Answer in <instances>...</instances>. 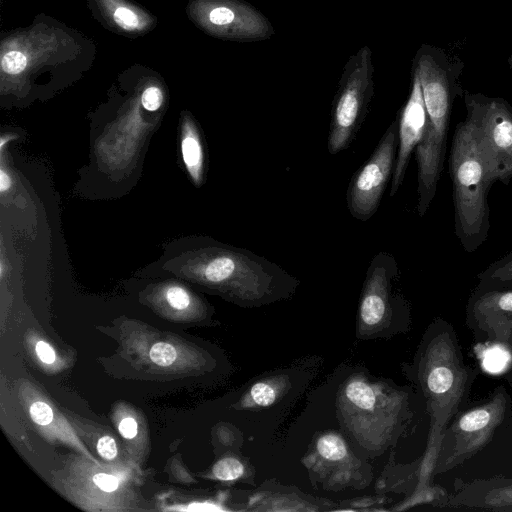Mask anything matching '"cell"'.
<instances>
[{"label":"cell","mask_w":512,"mask_h":512,"mask_svg":"<svg viewBox=\"0 0 512 512\" xmlns=\"http://www.w3.org/2000/svg\"><path fill=\"white\" fill-rule=\"evenodd\" d=\"M408 371L424 396L430 416L427 448L412 501L431 503L442 492L441 487L430 485V478L444 430L465 407L480 370L465 361L453 325L436 318L427 327Z\"/></svg>","instance_id":"cell-1"},{"label":"cell","mask_w":512,"mask_h":512,"mask_svg":"<svg viewBox=\"0 0 512 512\" xmlns=\"http://www.w3.org/2000/svg\"><path fill=\"white\" fill-rule=\"evenodd\" d=\"M455 235L462 248L475 252L490 230L488 194L495 179L468 120L457 124L449 155Z\"/></svg>","instance_id":"cell-2"},{"label":"cell","mask_w":512,"mask_h":512,"mask_svg":"<svg viewBox=\"0 0 512 512\" xmlns=\"http://www.w3.org/2000/svg\"><path fill=\"white\" fill-rule=\"evenodd\" d=\"M337 407L344 427L370 449L385 447L396 440L412 416L408 392L358 375L342 385Z\"/></svg>","instance_id":"cell-3"},{"label":"cell","mask_w":512,"mask_h":512,"mask_svg":"<svg viewBox=\"0 0 512 512\" xmlns=\"http://www.w3.org/2000/svg\"><path fill=\"white\" fill-rule=\"evenodd\" d=\"M511 412V397L499 385L483 401L460 410L444 430L433 475L444 474L474 457L492 440Z\"/></svg>","instance_id":"cell-4"},{"label":"cell","mask_w":512,"mask_h":512,"mask_svg":"<svg viewBox=\"0 0 512 512\" xmlns=\"http://www.w3.org/2000/svg\"><path fill=\"white\" fill-rule=\"evenodd\" d=\"M374 91V65L368 45L358 49L346 62L331 110L328 151L334 155L346 149L361 126Z\"/></svg>","instance_id":"cell-5"},{"label":"cell","mask_w":512,"mask_h":512,"mask_svg":"<svg viewBox=\"0 0 512 512\" xmlns=\"http://www.w3.org/2000/svg\"><path fill=\"white\" fill-rule=\"evenodd\" d=\"M471 124L495 181L512 180V106L503 98L463 92Z\"/></svg>","instance_id":"cell-6"},{"label":"cell","mask_w":512,"mask_h":512,"mask_svg":"<svg viewBox=\"0 0 512 512\" xmlns=\"http://www.w3.org/2000/svg\"><path fill=\"white\" fill-rule=\"evenodd\" d=\"M398 276V265L393 255L377 253L371 260L363 284L359 324L364 334H371L388 327L396 317L408 321V307L401 295L393 292V282Z\"/></svg>","instance_id":"cell-7"},{"label":"cell","mask_w":512,"mask_h":512,"mask_svg":"<svg viewBox=\"0 0 512 512\" xmlns=\"http://www.w3.org/2000/svg\"><path fill=\"white\" fill-rule=\"evenodd\" d=\"M398 148V122L393 121L369 160L354 174L347 191V207L353 218L367 221L377 211L393 175Z\"/></svg>","instance_id":"cell-8"},{"label":"cell","mask_w":512,"mask_h":512,"mask_svg":"<svg viewBox=\"0 0 512 512\" xmlns=\"http://www.w3.org/2000/svg\"><path fill=\"white\" fill-rule=\"evenodd\" d=\"M465 324L479 343L512 351V287L477 284L467 301Z\"/></svg>","instance_id":"cell-9"},{"label":"cell","mask_w":512,"mask_h":512,"mask_svg":"<svg viewBox=\"0 0 512 512\" xmlns=\"http://www.w3.org/2000/svg\"><path fill=\"white\" fill-rule=\"evenodd\" d=\"M201 23L213 36L231 41H263L275 34L268 18L242 0H202Z\"/></svg>","instance_id":"cell-10"},{"label":"cell","mask_w":512,"mask_h":512,"mask_svg":"<svg viewBox=\"0 0 512 512\" xmlns=\"http://www.w3.org/2000/svg\"><path fill=\"white\" fill-rule=\"evenodd\" d=\"M444 509L512 512V477L474 479L432 503Z\"/></svg>","instance_id":"cell-11"},{"label":"cell","mask_w":512,"mask_h":512,"mask_svg":"<svg viewBox=\"0 0 512 512\" xmlns=\"http://www.w3.org/2000/svg\"><path fill=\"white\" fill-rule=\"evenodd\" d=\"M426 127V109L419 76L412 69V85L398 121V148L389 196L400 188L414 149L421 142Z\"/></svg>","instance_id":"cell-12"},{"label":"cell","mask_w":512,"mask_h":512,"mask_svg":"<svg viewBox=\"0 0 512 512\" xmlns=\"http://www.w3.org/2000/svg\"><path fill=\"white\" fill-rule=\"evenodd\" d=\"M181 152L190 176L197 184H200L203 173L204 153L198 133L191 123L183 125Z\"/></svg>","instance_id":"cell-13"},{"label":"cell","mask_w":512,"mask_h":512,"mask_svg":"<svg viewBox=\"0 0 512 512\" xmlns=\"http://www.w3.org/2000/svg\"><path fill=\"white\" fill-rule=\"evenodd\" d=\"M315 454L316 463L328 464L327 468H339V463H348L351 456L345 440L334 432L325 433L316 440Z\"/></svg>","instance_id":"cell-14"},{"label":"cell","mask_w":512,"mask_h":512,"mask_svg":"<svg viewBox=\"0 0 512 512\" xmlns=\"http://www.w3.org/2000/svg\"><path fill=\"white\" fill-rule=\"evenodd\" d=\"M477 279L482 286L512 287V250L487 266Z\"/></svg>","instance_id":"cell-15"},{"label":"cell","mask_w":512,"mask_h":512,"mask_svg":"<svg viewBox=\"0 0 512 512\" xmlns=\"http://www.w3.org/2000/svg\"><path fill=\"white\" fill-rule=\"evenodd\" d=\"M283 386V381L278 379L257 382L250 387L243 401V406L268 407L276 401Z\"/></svg>","instance_id":"cell-16"},{"label":"cell","mask_w":512,"mask_h":512,"mask_svg":"<svg viewBox=\"0 0 512 512\" xmlns=\"http://www.w3.org/2000/svg\"><path fill=\"white\" fill-rule=\"evenodd\" d=\"M212 472L221 481H234L242 477L245 472L243 463L234 457H225L216 462Z\"/></svg>","instance_id":"cell-17"},{"label":"cell","mask_w":512,"mask_h":512,"mask_svg":"<svg viewBox=\"0 0 512 512\" xmlns=\"http://www.w3.org/2000/svg\"><path fill=\"white\" fill-rule=\"evenodd\" d=\"M151 360L162 367L170 366L177 358L176 349L169 343H155L150 350Z\"/></svg>","instance_id":"cell-18"},{"label":"cell","mask_w":512,"mask_h":512,"mask_svg":"<svg viewBox=\"0 0 512 512\" xmlns=\"http://www.w3.org/2000/svg\"><path fill=\"white\" fill-rule=\"evenodd\" d=\"M26 64L27 58L25 54L17 50L8 51L1 59L2 71L10 75L21 73L25 69Z\"/></svg>","instance_id":"cell-19"},{"label":"cell","mask_w":512,"mask_h":512,"mask_svg":"<svg viewBox=\"0 0 512 512\" xmlns=\"http://www.w3.org/2000/svg\"><path fill=\"white\" fill-rule=\"evenodd\" d=\"M113 19L119 27L126 31H134L139 26L137 13L128 7H118L113 14Z\"/></svg>","instance_id":"cell-20"},{"label":"cell","mask_w":512,"mask_h":512,"mask_svg":"<svg viewBox=\"0 0 512 512\" xmlns=\"http://www.w3.org/2000/svg\"><path fill=\"white\" fill-rule=\"evenodd\" d=\"M165 297L170 306L177 310H183L190 304L189 294L180 286L168 287L165 292Z\"/></svg>","instance_id":"cell-21"},{"label":"cell","mask_w":512,"mask_h":512,"mask_svg":"<svg viewBox=\"0 0 512 512\" xmlns=\"http://www.w3.org/2000/svg\"><path fill=\"white\" fill-rule=\"evenodd\" d=\"M163 103V94L157 86H150L146 88L141 96V104L145 110L154 112L157 111Z\"/></svg>","instance_id":"cell-22"},{"label":"cell","mask_w":512,"mask_h":512,"mask_svg":"<svg viewBox=\"0 0 512 512\" xmlns=\"http://www.w3.org/2000/svg\"><path fill=\"white\" fill-rule=\"evenodd\" d=\"M30 416L36 424L48 425L53 420V411L47 403L36 401L30 407Z\"/></svg>","instance_id":"cell-23"},{"label":"cell","mask_w":512,"mask_h":512,"mask_svg":"<svg viewBox=\"0 0 512 512\" xmlns=\"http://www.w3.org/2000/svg\"><path fill=\"white\" fill-rule=\"evenodd\" d=\"M97 450L100 456L107 460H112L117 455L116 442L110 436H104L98 440Z\"/></svg>","instance_id":"cell-24"},{"label":"cell","mask_w":512,"mask_h":512,"mask_svg":"<svg viewBox=\"0 0 512 512\" xmlns=\"http://www.w3.org/2000/svg\"><path fill=\"white\" fill-rule=\"evenodd\" d=\"M93 481L98 488L105 492H113L119 486V481L115 476L105 473L96 474L93 477Z\"/></svg>","instance_id":"cell-25"},{"label":"cell","mask_w":512,"mask_h":512,"mask_svg":"<svg viewBox=\"0 0 512 512\" xmlns=\"http://www.w3.org/2000/svg\"><path fill=\"white\" fill-rule=\"evenodd\" d=\"M36 353L40 360L46 364H51L55 361L56 355L52 347L44 341H39L35 347Z\"/></svg>","instance_id":"cell-26"},{"label":"cell","mask_w":512,"mask_h":512,"mask_svg":"<svg viewBox=\"0 0 512 512\" xmlns=\"http://www.w3.org/2000/svg\"><path fill=\"white\" fill-rule=\"evenodd\" d=\"M119 432L126 439H132L137 434V422L132 417L124 418L119 424Z\"/></svg>","instance_id":"cell-27"},{"label":"cell","mask_w":512,"mask_h":512,"mask_svg":"<svg viewBox=\"0 0 512 512\" xmlns=\"http://www.w3.org/2000/svg\"><path fill=\"white\" fill-rule=\"evenodd\" d=\"M11 186V178L8 173L4 171V169L0 170V190L2 193L7 191Z\"/></svg>","instance_id":"cell-28"},{"label":"cell","mask_w":512,"mask_h":512,"mask_svg":"<svg viewBox=\"0 0 512 512\" xmlns=\"http://www.w3.org/2000/svg\"><path fill=\"white\" fill-rule=\"evenodd\" d=\"M508 63H509L510 68L512 69V55L509 57Z\"/></svg>","instance_id":"cell-29"},{"label":"cell","mask_w":512,"mask_h":512,"mask_svg":"<svg viewBox=\"0 0 512 512\" xmlns=\"http://www.w3.org/2000/svg\"><path fill=\"white\" fill-rule=\"evenodd\" d=\"M510 383H511V386H512V375H511V380H510Z\"/></svg>","instance_id":"cell-30"}]
</instances>
